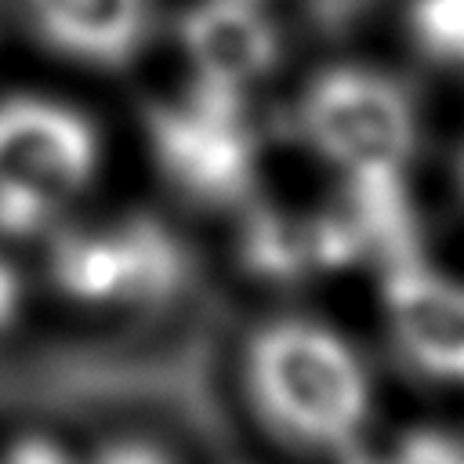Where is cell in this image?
<instances>
[{
	"instance_id": "cell-1",
	"label": "cell",
	"mask_w": 464,
	"mask_h": 464,
	"mask_svg": "<svg viewBox=\"0 0 464 464\" xmlns=\"http://www.w3.org/2000/svg\"><path fill=\"white\" fill-rule=\"evenodd\" d=\"M301 127L348 178V214L366 250L381 261L420 254L406 196V163L417 145L406 91L373 69H326L301 98Z\"/></svg>"
},
{
	"instance_id": "cell-2",
	"label": "cell",
	"mask_w": 464,
	"mask_h": 464,
	"mask_svg": "<svg viewBox=\"0 0 464 464\" xmlns=\"http://www.w3.org/2000/svg\"><path fill=\"white\" fill-rule=\"evenodd\" d=\"M250 395L268 428L315 450H344L370 413L355 352L326 326L272 323L250 341Z\"/></svg>"
},
{
	"instance_id": "cell-3",
	"label": "cell",
	"mask_w": 464,
	"mask_h": 464,
	"mask_svg": "<svg viewBox=\"0 0 464 464\" xmlns=\"http://www.w3.org/2000/svg\"><path fill=\"white\" fill-rule=\"evenodd\" d=\"M98 163L91 123L58 102H0V232L29 236L80 192Z\"/></svg>"
},
{
	"instance_id": "cell-4",
	"label": "cell",
	"mask_w": 464,
	"mask_h": 464,
	"mask_svg": "<svg viewBox=\"0 0 464 464\" xmlns=\"http://www.w3.org/2000/svg\"><path fill=\"white\" fill-rule=\"evenodd\" d=\"M149 138L160 170L196 203H246L254 185V138L243 120V91L196 80L181 105L149 109Z\"/></svg>"
},
{
	"instance_id": "cell-5",
	"label": "cell",
	"mask_w": 464,
	"mask_h": 464,
	"mask_svg": "<svg viewBox=\"0 0 464 464\" xmlns=\"http://www.w3.org/2000/svg\"><path fill=\"white\" fill-rule=\"evenodd\" d=\"M384 308L406 359L439 381H464V286L420 254L384 261Z\"/></svg>"
},
{
	"instance_id": "cell-6",
	"label": "cell",
	"mask_w": 464,
	"mask_h": 464,
	"mask_svg": "<svg viewBox=\"0 0 464 464\" xmlns=\"http://www.w3.org/2000/svg\"><path fill=\"white\" fill-rule=\"evenodd\" d=\"M181 44L196 80L228 91H243L279 58L276 29L254 0H199L181 18Z\"/></svg>"
},
{
	"instance_id": "cell-7",
	"label": "cell",
	"mask_w": 464,
	"mask_h": 464,
	"mask_svg": "<svg viewBox=\"0 0 464 464\" xmlns=\"http://www.w3.org/2000/svg\"><path fill=\"white\" fill-rule=\"evenodd\" d=\"M36 33L69 58L123 65L149 33V0H25Z\"/></svg>"
},
{
	"instance_id": "cell-8",
	"label": "cell",
	"mask_w": 464,
	"mask_h": 464,
	"mask_svg": "<svg viewBox=\"0 0 464 464\" xmlns=\"http://www.w3.org/2000/svg\"><path fill=\"white\" fill-rule=\"evenodd\" d=\"M54 279L80 301H127V257L120 228L62 236L54 246Z\"/></svg>"
},
{
	"instance_id": "cell-9",
	"label": "cell",
	"mask_w": 464,
	"mask_h": 464,
	"mask_svg": "<svg viewBox=\"0 0 464 464\" xmlns=\"http://www.w3.org/2000/svg\"><path fill=\"white\" fill-rule=\"evenodd\" d=\"M123 257H127V301H163L181 290L188 261L181 243L156 221L134 218L120 225Z\"/></svg>"
},
{
	"instance_id": "cell-10",
	"label": "cell",
	"mask_w": 464,
	"mask_h": 464,
	"mask_svg": "<svg viewBox=\"0 0 464 464\" xmlns=\"http://www.w3.org/2000/svg\"><path fill=\"white\" fill-rule=\"evenodd\" d=\"M410 33L428 58L464 65V0H413Z\"/></svg>"
},
{
	"instance_id": "cell-11",
	"label": "cell",
	"mask_w": 464,
	"mask_h": 464,
	"mask_svg": "<svg viewBox=\"0 0 464 464\" xmlns=\"http://www.w3.org/2000/svg\"><path fill=\"white\" fill-rule=\"evenodd\" d=\"M377 464H464V439L442 428H413Z\"/></svg>"
},
{
	"instance_id": "cell-12",
	"label": "cell",
	"mask_w": 464,
	"mask_h": 464,
	"mask_svg": "<svg viewBox=\"0 0 464 464\" xmlns=\"http://www.w3.org/2000/svg\"><path fill=\"white\" fill-rule=\"evenodd\" d=\"M91 464H170V460L149 442H112Z\"/></svg>"
},
{
	"instance_id": "cell-13",
	"label": "cell",
	"mask_w": 464,
	"mask_h": 464,
	"mask_svg": "<svg viewBox=\"0 0 464 464\" xmlns=\"http://www.w3.org/2000/svg\"><path fill=\"white\" fill-rule=\"evenodd\" d=\"M0 464H69L65 453L58 446H51L47 439H22L14 442Z\"/></svg>"
},
{
	"instance_id": "cell-14",
	"label": "cell",
	"mask_w": 464,
	"mask_h": 464,
	"mask_svg": "<svg viewBox=\"0 0 464 464\" xmlns=\"http://www.w3.org/2000/svg\"><path fill=\"white\" fill-rule=\"evenodd\" d=\"M14 304H18V279H14V272L0 261V326L14 315Z\"/></svg>"
},
{
	"instance_id": "cell-15",
	"label": "cell",
	"mask_w": 464,
	"mask_h": 464,
	"mask_svg": "<svg viewBox=\"0 0 464 464\" xmlns=\"http://www.w3.org/2000/svg\"><path fill=\"white\" fill-rule=\"evenodd\" d=\"M460 188H464V156H460Z\"/></svg>"
}]
</instances>
